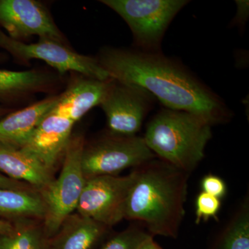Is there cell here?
Wrapping results in <instances>:
<instances>
[{
  "instance_id": "cell-1",
  "label": "cell",
  "mask_w": 249,
  "mask_h": 249,
  "mask_svg": "<svg viewBox=\"0 0 249 249\" xmlns=\"http://www.w3.org/2000/svg\"><path fill=\"white\" fill-rule=\"evenodd\" d=\"M97 60L111 78L142 87L167 109L195 114L212 127L233 116L219 95L179 60L163 52L103 47Z\"/></svg>"
},
{
  "instance_id": "cell-2",
  "label": "cell",
  "mask_w": 249,
  "mask_h": 249,
  "mask_svg": "<svg viewBox=\"0 0 249 249\" xmlns=\"http://www.w3.org/2000/svg\"><path fill=\"white\" fill-rule=\"evenodd\" d=\"M135 169L124 219L138 223L152 236L177 238L185 215L189 174L155 159Z\"/></svg>"
},
{
  "instance_id": "cell-3",
  "label": "cell",
  "mask_w": 249,
  "mask_h": 249,
  "mask_svg": "<svg viewBox=\"0 0 249 249\" xmlns=\"http://www.w3.org/2000/svg\"><path fill=\"white\" fill-rule=\"evenodd\" d=\"M212 126L199 116L163 108L147 123L143 139L156 157L190 174L204 157Z\"/></svg>"
},
{
  "instance_id": "cell-4",
  "label": "cell",
  "mask_w": 249,
  "mask_h": 249,
  "mask_svg": "<svg viewBox=\"0 0 249 249\" xmlns=\"http://www.w3.org/2000/svg\"><path fill=\"white\" fill-rule=\"evenodd\" d=\"M123 18L132 36L134 49L147 53L162 52L165 32L188 0H101Z\"/></svg>"
},
{
  "instance_id": "cell-5",
  "label": "cell",
  "mask_w": 249,
  "mask_h": 249,
  "mask_svg": "<svg viewBox=\"0 0 249 249\" xmlns=\"http://www.w3.org/2000/svg\"><path fill=\"white\" fill-rule=\"evenodd\" d=\"M85 145L83 136H72L62 157L58 178H54L48 188L40 193L46 208L42 226L48 239L53 237L64 220L76 211L86 181L82 168Z\"/></svg>"
},
{
  "instance_id": "cell-6",
  "label": "cell",
  "mask_w": 249,
  "mask_h": 249,
  "mask_svg": "<svg viewBox=\"0 0 249 249\" xmlns=\"http://www.w3.org/2000/svg\"><path fill=\"white\" fill-rule=\"evenodd\" d=\"M143 137L108 132L86 143L82 155V168L86 179L117 175L129 168H137L156 158Z\"/></svg>"
},
{
  "instance_id": "cell-7",
  "label": "cell",
  "mask_w": 249,
  "mask_h": 249,
  "mask_svg": "<svg viewBox=\"0 0 249 249\" xmlns=\"http://www.w3.org/2000/svg\"><path fill=\"white\" fill-rule=\"evenodd\" d=\"M0 48L18 61L38 59L63 74L74 71L88 78L101 80L110 79L97 58L74 52L64 43L49 39H40L36 43H24L6 35L0 29Z\"/></svg>"
},
{
  "instance_id": "cell-8",
  "label": "cell",
  "mask_w": 249,
  "mask_h": 249,
  "mask_svg": "<svg viewBox=\"0 0 249 249\" xmlns=\"http://www.w3.org/2000/svg\"><path fill=\"white\" fill-rule=\"evenodd\" d=\"M129 175H105L86 179L76 213L110 228L124 219L129 193L135 180Z\"/></svg>"
},
{
  "instance_id": "cell-9",
  "label": "cell",
  "mask_w": 249,
  "mask_h": 249,
  "mask_svg": "<svg viewBox=\"0 0 249 249\" xmlns=\"http://www.w3.org/2000/svg\"><path fill=\"white\" fill-rule=\"evenodd\" d=\"M156 101L155 96L142 87L112 79L100 105L107 119L108 131L119 135H137Z\"/></svg>"
},
{
  "instance_id": "cell-10",
  "label": "cell",
  "mask_w": 249,
  "mask_h": 249,
  "mask_svg": "<svg viewBox=\"0 0 249 249\" xmlns=\"http://www.w3.org/2000/svg\"><path fill=\"white\" fill-rule=\"evenodd\" d=\"M0 28L15 40L36 36L65 44L48 11L35 0H0Z\"/></svg>"
},
{
  "instance_id": "cell-11",
  "label": "cell",
  "mask_w": 249,
  "mask_h": 249,
  "mask_svg": "<svg viewBox=\"0 0 249 249\" xmlns=\"http://www.w3.org/2000/svg\"><path fill=\"white\" fill-rule=\"evenodd\" d=\"M75 123L65 116L48 113L22 147L54 173L72 137Z\"/></svg>"
},
{
  "instance_id": "cell-12",
  "label": "cell",
  "mask_w": 249,
  "mask_h": 249,
  "mask_svg": "<svg viewBox=\"0 0 249 249\" xmlns=\"http://www.w3.org/2000/svg\"><path fill=\"white\" fill-rule=\"evenodd\" d=\"M112 79L101 80L83 77L72 82L58 95L55 106L49 113L65 116L76 124L96 106H100Z\"/></svg>"
},
{
  "instance_id": "cell-13",
  "label": "cell",
  "mask_w": 249,
  "mask_h": 249,
  "mask_svg": "<svg viewBox=\"0 0 249 249\" xmlns=\"http://www.w3.org/2000/svg\"><path fill=\"white\" fill-rule=\"evenodd\" d=\"M109 227L73 213L48 239L47 249H98L106 240Z\"/></svg>"
},
{
  "instance_id": "cell-14",
  "label": "cell",
  "mask_w": 249,
  "mask_h": 249,
  "mask_svg": "<svg viewBox=\"0 0 249 249\" xmlns=\"http://www.w3.org/2000/svg\"><path fill=\"white\" fill-rule=\"evenodd\" d=\"M58 95L51 96L0 119V146L21 149L40 121L55 106Z\"/></svg>"
},
{
  "instance_id": "cell-15",
  "label": "cell",
  "mask_w": 249,
  "mask_h": 249,
  "mask_svg": "<svg viewBox=\"0 0 249 249\" xmlns=\"http://www.w3.org/2000/svg\"><path fill=\"white\" fill-rule=\"evenodd\" d=\"M0 172L7 178L28 183L39 193L48 188L55 178L34 156L12 147L0 146Z\"/></svg>"
},
{
  "instance_id": "cell-16",
  "label": "cell",
  "mask_w": 249,
  "mask_h": 249,
  "mask_svg": "<svg viewBox=\"0 0 249 249\" xmlns=\"http://www.w3.org/2000/svg\"><path fill=\"white\" fill-rule=\"evenodd\" d=\"M55 82L52 75L39 70H0V103L14 102L36 93L47 92Z\"/></svg>"
},
{
  "instance_id": "cell-17",
  "label": "cell",
  "mask_w": 249,
  "mask_h": 249,
  "mask_svg": "<svg viewBox=\"0 0 249 249\" xmlns=\"http://www.w3.org/2000/svg\"><path fill=\"white\" fill-rule=\"evenodd\" d=\"M45 202L38 191L0 188V217L13 222L20 220L43 222Z\"/></svg>"
},
{
  "instance_id": "cell-18",
  "label": "cell",
  "mask_w": 249,
  "mask_h": 249,
  "mask_svg": "<svg viewBox=\"0 0 249 249\" xmlns=\"http://www.w3.org/2000/svg\"><path fill=\"white\" fill-rule=\"evenodd\" d=\"M14 223L12 231L0 235V249H47L48 238L42 222L20 220Z\"/></svg>"
},
{
  "instance_id": "cell-19",
  "label": "cell",
  "mask_w": 249,
  "mask_h": 249,
  "mask_svg": "<svg viewBox=\"0 0 249 249\" xmlns=\"http://www.w3.org/2000/svg\"><path fill=\"white\" fill-rule=\"evenodd\" d=\"M246 199L209 249H249V204Z\"/></svg>"
},
{
  "instance_id": "cell-20",
  "label": "cell",
  "mask_w": 249,
  "mask_h": 249,
  "mask_svg": "<svg viewBox=\"0 0 249 249\" xmlns=\"http://www.w3.org/2000/svg\"><path fill=\"white\" fill-rule=\"evenodd\" d=\"M152 237L142 226L134 224L109 237L98 249H139Z\"/></svg>"
},
{
  "instance_id": "cell-21",
  "label": "cell",
  "mask_w": 249,
  "mask_h": 249,
  "mask_svg": "<svg viewBox=\"0 0 249 249\" xmlns=\"http://www.w3.org/2000/svg\"><path fill=\"white\" fill-rule=\"evenodd\" d=\"M196 224L201 221H208L211 217H217L221 208L220 199L201 192L196 196Z\"/></svg>"
},
{
  "instance_id": "cell-22",
  "label": "cell",
  "mask_w": 249,
  "mask_h": 249,
  "mask_svg": "<svg viewBox=\"0 0 249 249\" xmlns=\"http://www.w3.org/2000/svg\"><path fill=\"white\" fill-rule=\"evenodd\" d=\"M202 192L221 199L227 193V185L224 180L213 175H207L201 180Z\"/></svg>"
},
{
  "instance_id": "cell-23",
  "label": "cell",
  "mask_w": 249,
  "mask_h": 249,
  "mask_svg": "<svg viewBox=\"0 0 249 249\" xmlns=\"http://www.w3.org/2000/svg\"><path fill=\"white\" fill-rule=\"evenodd\" d=\"M235 4L237 11L230 23V27H237L239 30L243 31L249 17V1L248 0H236Z\"/></svg>"
},
{
  "instance_id": "cell-24",
  "label": "cell",
  "mask_w": 249,
  "mask_h": 249,
  "mask_svg": "<svg viewBox=\"0 0 249 249\" xmlns=\"http://www.w3.org/2000/svg\"><path fill=\"white\" fill-rule=\"evenodd\" d=\"M0 188L16 190V191H36L35 188H33L28 183L12 179L1 173H0Z\"/></svg>"
},
{
  "instance_id": "cell-25",
  "label": "cell",
  "mask_w": 249,
  "mask_h": 249,
  "mask_svg": "<svg viewBox=\"0 0 249 249\" xmlns=\"http://www.w3.org/2000/svg\"><path fill=\"white\" fill-rule=\"evenodd\" d=\"M14 223L9 220L0 219V235L9 233L14 230Z\"/></svg>"
},
{
  "instance_id": "cell-26",
  "label": "cell",
  "mask_w": 249,
  "mask_h": 249,
  "mask_svg": "<svg viewBox=\"0 0 249 249\" xmlns=\"http://www.w3.org/2000/svg\"><path fill=\"white\" fill-rule=\"evenodd\" d=\"M139 249H163L154 240L153 237L145 241Z\"/></svg>"
},
{
  "instance_id": "cell-27",
  "label": "cell",
  "mask_w": 249,
  "mask_h": 249,
  "mask_svg": "<svg viewBox=\"0 0 249 249\" xmlns=\"http://www.w3.org/2000/svg\"><path fill=\"white\" fill-rule=\"evenodd\" d=\"M12 111H14V110L11 108L0 105V119L4 117V116L7 115V114H10V113L12 112Z\"/></svg>"
},
{
  "instance_id": "cell-28",
  "label": "cell",
  "mask_w": 249,
  "mask_h": 249,
  "mask_svg": "<svg viewBox=\"0 0 249 249\" xmlns=\"http://www.w3.org/2000/svg\"><path fill=\"white\" fill-rule=\"evenodd\" d=\"M6 60V54L3 53L2 52H0V63L4 62Z\"/></svg>"
}]
</instances>
